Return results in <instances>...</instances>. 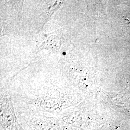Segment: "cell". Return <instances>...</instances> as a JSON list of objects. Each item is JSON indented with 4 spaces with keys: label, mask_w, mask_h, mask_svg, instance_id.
<instances>
[{
    "label": "cell",
    "mask_w": 130,
    "mask_h": 130,
    "mask_svg": "<svg viewBox=\"0 0 130 130\" xmlns=\"http://www.w3.org/2000/svg\"><path fill=\"white\" fill-rule=\"evenodd\" d=\"M62 130H82L73 127L66 125L62 124Z\"/></svg>",
    "instance_id": "cell-3"
},
{
    "label": "cell",
    "mask_w": 130,
    "mask_h": 130,
    "mask_svg": "<svg viewBox=\"0 0 130 130\" xmlns=\"http://www.w3.org/2000/svg\"><path fill=\"white\" fill-rule=\"evenodd\" d=\"M0 129L24 130L17 116L11 93L7 90H1Z\"/></svg>",
    "instance_id": "cell-2"
},
{
    "label": "cell",
    "mask_w": 130,
    "mask_h": 130,
    "mask_svg": "<svg viewBox=\"0 0 130 130\" xmlns=\"http://www.w3.org/2000/svg\"><path fill=\"white\" fill-rule=\"evenodd\" d=\"M15 112L24 130H62V124L58 117L27 110Z\"/></svg>",
    "instance_id": "cell-1"
}]
</instances>
